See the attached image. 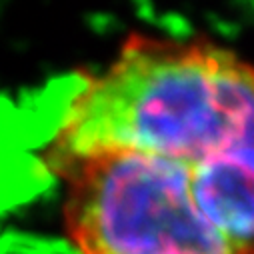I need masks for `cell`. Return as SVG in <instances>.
<instances>
[{
    "label": "cell",
    "instance_id": "cell-1",
    "mask_svg": "<svg viewBox=\"0 0 254 254\" xmlns=\"http://www.w3.org/2000/svg\"><path fill=\"white\" fill-rule=\"evenodd\" d=\"M50 166L134 150L192 166L254 146V66L206 42L132 34L98 74L48 86Z\"/></svg>",
    "mask_w": 254,
    "mask_h": 254
},
{
    "label": "cell",
    "instance_id": "cell-2",
    "mask_svg": "<svg viewBox=\"0 0 254 254\" xmlns=\"http://www.w3.org/2000/svg\"><path fill=\"white\" fill-rule=\"evenodd\" d=\"M54 170L66 178V228L80 254H236L196 210L186 164L106 150Z\"/></svg>",
    "mask_w": 254,
    "mask_h": 254
},
{
    "label": "cell",
    "instance_id": "cell-3",
    "mask_svg": "<svg viewBox=\"0 0 254 254\" xmlns=\"http://www.w3.org/2000/svg\"><path fill=\"white\" fill-rule=\"evenodd\" d=\"M188 170L202 218L236 254H254V146L218 152Z\"/></svg>",
    "mask_w": 254,
    "mask_h": 254
},
{
    "label": "cell",
    "instance_id": "cell-4",
    "mask_svg": "<svg viewBox=\"0 0 254 254\" xmlns=\"http://www.w3.org/2000/svg\"><path fill=\"white\" fill-rule=\"evenodd\" d=\"M0 254H70V252L56 242H44L22 234H8L0 238Z\"/></svg>",
    "mask_w": 254,
    "mask_h": 254
}]
</instances>
